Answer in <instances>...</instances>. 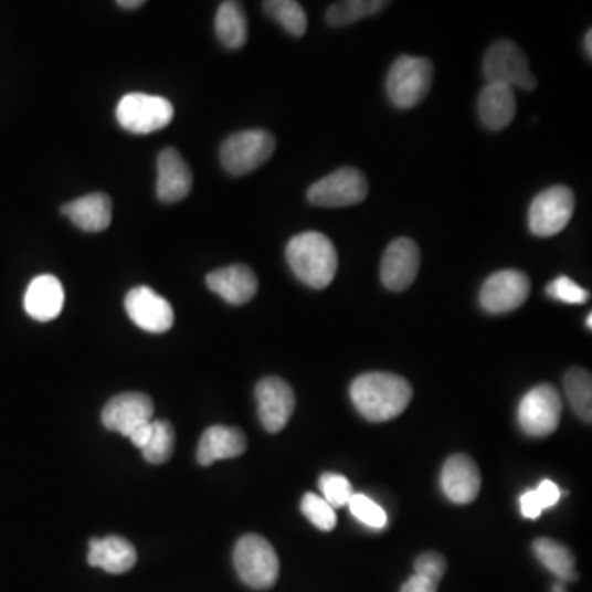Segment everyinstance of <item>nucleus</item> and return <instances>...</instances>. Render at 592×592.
<instances>
[{"label":"nucleus","mask_w":592,"mask_h":592,"mask_svg":"<svg viewBox=\"0 0 592 592\" xmlns=\"http://www.w3.org/2000/svg\"><path fill=\"white\" fill-rule=\"evenodd\" d=\"M584 50H586L588 56H592V30L584 36Z\"/></svg>","instance_id":"obj_40"},{"label":"nucleus","mask_w":592,"mask_h":592,"mask_svg":"<svg viewBox=\"0 0 592 592\" xmlns=\"http://www.w3.org/2000/svg\"><path fill=\"white\" fill-rule=\"evenodd\" d=\"M412 385L389 372H368L352 382L351 397L358 412L369 422H389L405 412Z\"/></svg>","instance_id":"obj_1"},{"label":"nucleus","mask_w":592,"mask_h":592,"mask_svg":"<svg viewBox=\"0 0 592 592\" xmlns=\"http://www.w3.org/2000/svg\"><path fill=\"white\" fill-rule=\"evenodd\" d=\"M443 493L451 503L466 506L480 493V473L477 464L466 454L451 456L442 473Z\"/></svg>","instance_id":"obj_17"},{"label":"nucleus","mask_w":592,"mask_h":592,"mask_svg":"<svg viewBox=\"0 0 592 592\" xmlns=\"http://www.w3.org/2000/svg\"><path fill=\"white\" fill-rule=\"evenodd\" d=\"M175 109L170 101L151 94L133 93L117 104V123L123 129L137 136L157 133L173 120Z\"/></svg>","instance_id":"obj_6"},{"label":"nucleus","mask_w":592,"mask_h":592,"mask_svg":"<svg viewBox=\"0 0 592 592\" xmlns=\"http://www.w3.org/2000/svg\"><path fill=\"white\" fill-rule=\"evenodd\" d=\"M564 392L574 412L591 423L592 420V379L588 370L574 368L564 376Z\"/></svg>","instance_id":"obj_26"},{"label":"nucleus","mask_w":592,"mask_h":592,"mask_svg":"<svg viewBox=\"0 0 592 592\" xmlns=\"http://www.w3.org/2000/svg\"><path fill=\"white\" fill-rule=\"evenodd\" d=\"M87 563L110 574H124L137 563V551L126 538L109 535L106 538H93L89 541Z\"/></svg>","instance_id":"obj_21"},{"label":"nucleus","mask_w":592,"mask_h":592,"mask_svg":"<svg viewBox=\"0 0 592 592\" xmlns=\"http://www.w3.org/2000/svg\"><path fill=\"white\" fill-rule=\"evenodd\" d=\"M287 262L296 277L316 290L329 287L338 274V252L321 232L295 235L287 245Z\"/></svg>","instance_id":"obj_2"},{"label":"nucleus","mask_w":592,"mask_h":592,"mask_svg":"<svg viewBox=\"0 0 592 592\" xmlns=\"http://www.w3.org/2000/svg\"><path fill=\"white\" fill-rule=\"evenodd\" d=\"M275 147L277 142L268 130H241L222 142L220 151L222 167L228 173L242 177L271 160Z\"/></svg>","instance_id":"obj_5"},{"label":"nucleus","mask_w":592,"mask_h":592,"mask_svg":"<svg viewBox=\"0 0 592 592\" xmlns=\"http://www.w3.org/2000/svg\"><path fill=\"white\" fill-rule=\"evenodd\" d=\"M383 0H346L336 2L326 12V22L331 27H348L366 17L376 15L385 9Z\"/></svg>","instance_id":"obj_27"},{"label":"nucleus","mask_w":592,"mask_h":592,"mask_svg":"<svg viewBox=\"0 0 592 592\" xmlns=\"http://www.w3.org/2000/svg\"><path fill=\"white\" fill-rule=\"evenodd\" d=\"M348 507L352 516L373 530H382L389 524L385 510L364 494H355L349 500Z\"/></svg>","instance_id":"obj_32"},{"label":"nucleus","mask_w":592,"mask_h":592,"mask_svg":"<svg viewBox=\"0 0 592 592\" xmlns=\"http://www.w3.org/2000/svg\"><path fill=\"white\" fill-rule=\"evenodd\" d=\"M234 567L239 578L254 590L274 586L281 573V561L274 547L261 535H245L237 541Z\"/></svg>","instance_id":"obj_4"},{"label":"nucleus","mask_w":592,"mask_h":592,"mask_svg":"<svg viewBox=\"0 0 592 592\" xmlns=\"http://www.w3.org/2000/svg\"><path fill=\"white\" fill-rule=\"evenodd\" d=\"M319 489H321L323 499L332 507H348L349 500L355 496L352 484L341 474H323L319 479Z\"/></svg>","instance_id":"obj_31"},{"label":"nucleus","mask_w":592,"mask_h":592,"mask_svg":"<svg viewBox=\"0 0 592 592\" xmlns=\"http://www.w3.org/2000/svg\"><path fill=\"white\" fill-rule=\"evenodd\" d=\"M420 261L419 245L412 239L400 237L390 242L380 264L382 284L392 292L406 290L419 275Z\"/></svg>","instance_id":"obj_13"},{"label":"nucleus","mask_w":592,"mask_h":592,"mask_svg":"<svg viewBox=\"0 0 592 592\" xmlns=\"http://www.w3.org/2000/svg\"><path fill=\"white\" fill-rule=\"evenodd\" d=\"M433 63L420 56H400L387 76V94L393 106L412 109L419 106L432 89Z\"/></svg>","instance_id":"obj_3"},{"label":"nucleus","mask_w":592,"mask_h":592,"mask_svg":"<svg viewBox=\"0 0 592 592\" xmlns=\"http://www.w3.org/2000/svg\"><path fill=\"white\" fill-rule=\"evenodd\" d=\"M530 295V278L520 271H500L490 275L480 290V305L487 313L504 315L520 308Z\"/></svg>","instance_id":"obj_11"},{"label":"nucleus","mask_w":592,"mask_h":592,"mask_svg":"<svg viewBox=\"0 0 592 592\" xmlns=\"http://www.w3.org/2000/svg\"><path fill=\"white\" fill-rule=\"evenodd\" d=\"M154 402L146 393L127 392L114 397L103 410V425L129 438L139 426L151 422Z\"/></svg>","instance_id":"obj_14"},{"label":"nucleus","mask_w":592,"mask_h":592,"mask_svg":"<svg viewBox=\"0 0 592 592\" xmlns=\"http://www.w3.org/2000/svg\"><path fill=\"white\" fill-rule=\"evenodd\" d=\"M480 123L493 133L510 126L517 114L516 93L504 84L487 83L477 99Z\"/></svg>","instance_id":"obj_20"},{"label":"nucleus","mask_w":592,"mask_h":592,"mask_svg":"<svg viewBox=\"0 0 592 592\" xmlns=\"http://www.w3.org/2000/svg\"><path fill=\"white\" fill-rule=\"evenodd\" d=\"M144 0H119L117 2V6L120 7V9H127V10H134L139 9V7L144 6Z\"/></svg>","instance_id":"obj_39"},{"label":"nucleus","mask_w":592,"mask_h":592,"mask_svg":"<svg viewBox=\"0 0 592 592\" xmlns=\"http://www.w3.org/2000/svg\"><path fill=\"white\" fill-rule=\"evenodd\" d=\"M520 510L521 516L535 520L543 512L540 500H538L537 493L535 490H527L524 496L520 497Z\"/></svg>","instance_id":"obj_36"},{"label":"nucleus","mask_w":592,"mask_h":592,"mask_svg":"<svg viewBox=\"0 0 592 592\" xmlns=\"http://www.w3.org/2000/svg\"><path fill=\"white\" fill-rule=\"evenodd\" d=\"M368 194V178L356 168L346 167L313 183L306 197L315 207L348 208L362 203Z\"/></svg>","instance_id":"obj_8"},{"label":"nucleus","mask_w":592,"mask_h":592,"mask_svg":"<svg viewBox=\"0 0 592 592\" xmlns=\"http://www.w3.org/2000/svg\"><path fill=\"white\" fill-rule=\"evenodd\" d=\"M574 214V193L568 187L548 188L541 191L528 210V228L538 237L560 234Z\"/></svg>","instance_id":"obj_9"},{"label":"nucleus","mask_w":592,"mask_h":592,"mask_svg":"<svg viewBox=\"0 0 592 592\" xmlns=\"http://www.w3.org/2000/svg\"><path fill=\"white\" fill-rule=\"evenodd\" d=\"M218 39L225 49L239 50L247 43V17L241 3L222 2L214 20Z\"/></svg>","instance_id":"obj_24"},{"label":"nucleus","mask_w":592,"mask_h":592,"mask_svg":"<svg viewBox=\"0 0 592 592\" xmlns=\"http://www.w3.org/2000/svg\"><path fill=\"white\" fill-rule=\"evenodd\" d=\"M151 422H154V420H151ZM151 422L146 423V425L139 426V429H137L136 432H134L133 435L129 436L130 442H133L134 446L139 447V450L146 447L148 440H150L151 432H154V425H151Z\"/></svg>","instance_id":"obj_38"},{"label":"nucleus","mask_w":592,"mask_h":592,"mask_svg":"<svg viewBox=\"0 0 592 592\" xmlns=\"http://www.w3.org/2000/svg\"><path fill=\"white\" fill-rule=\"evenodd\" d=\"M62 213L86 232H103L113 222V201L106 193H91L63 204Z\"/></svg>","instance_id":"obj_23"},{"label":"nucleus","mask_w":592,"mask_h":592,"mask_svg":"<svg viewBox=\"0 0 592 592\" xmlns=\"http://www.w3.org/2000/svg\"><path fill=\"white\" fill-rule=\"evenodd\" d=\"M438 591V584L433 581L426 580V578L420 577V574H413L409 581L402 586L400 592H436Z\"/></svg>","instance_id":"obj_37"},{"label":"nucleus","mask_w":592,"mask_h":592,"mask_svg":"<svg viewBox=\"0 0 592 592\" xmlns=\"http://www.w3.org/2000/svg\"><path fill=\"white\" fill-rule=\"evenodd\" d=\"M127 315L140 329L154 335L170 331L175 323V311L170 303L151 288L136 287L126 296Z\"/></svg>","instance_id":"obj_15"},{"label":"nucleus","mask_w":592,"mask_h":592,"mask_svg":"<svg viewBox=\"0 0 592 592\" xmlns=\"http://www.w3.org/2000/svg\"><path fill=\"white\" fill-rule=\"evenodd\" d=\"M538 500H540L541 507L550 509V507L557 506L558 500L561 497L560 487L553 483V480H541L540 486L535 489Z\"/></svg>","instance_id":"obj_35"},{"label":"nucleus","mask_w":592,"mask_h":592,"mask_svg":"<svg viewBox=\"0 0 592 592\" xmlns=\"http://www.w3.org/2000/svg\"><path fill=\"white\" fill-rule=\"evenodd\" d=\"M444 573H446V560L440 553H423L415 561V574L426 578V580L433 581L435 584H440L443 580Z\"/></svg>","instance_id":"obj_34"},{"label":"nucleus","mask_w":592,"mask_h":592,"mask_svg":"<svg viewBox=\"0 0 592 592\" xmlns=\"http://www.w3.org/2000/svg\"><path fill=\"white\" fill-rule=\"evenodd\" d=\"M547 294L558 302L568 303V305H584L590 299V292L571 281L570 277H558L547 287Z\"/></svg>","instance_id":"obj_33"},{"label":"nucleus","mask_w":592,"mask_h":592,"mask_svg":"<svg viewBox=\"0 0 592 592\" xmlns=\"http://www.w3.org/2000/svg\"><path fill=\"white\" fill-rule=\"evenodd\" d=\"M302 512L319 530L331 531L338 525L336 510L318 494L308 493L303 496Z\"/></svg>","instance_id":"obj_30"},{"label":"nucleus","mask_w":592,"mask_h":592,"mask_svg":"<svg viewBox=\"0 0 592 592\" xmlns=\"http://www.w3.org/2000/svg\"><path fill=\"white\" fill-rule=\"evenodd\" d=\"M265 13L275 22L281 23L290 35L303 36L308 27L305 9L295 0H267L262 3Z\"/></svg>","instance_id":"obj_28"},{"label":"nucleus","mask_w":592,"mask_h":592,"mask_svg":"<svg viewBox=\"0 0 592 592\" xmlns=\"http://www.w3.org/2000/svg\"><path fill=\"white\" fill-rule=\"evenodd\" d=\"M533 551L545 568L560 581H577L578 573L574 570V554L564 545L550 538H538L533 543Z\"/></svg>","instance_id":"obj_25"},{"label":"nucleus","mask_w":592,"mask_h":592,"mask_svg":"<svg viewBox=\"0 0 592 592\" xmlns=\"http://www.w3.org/2000/svg\"><path fill=\"white\" fill-rule=\"evenodd\" d=\"M27 315L40 323L59 318L65 305V290L62 282L53 275H40L30 282L25 299Z\"/></svg>","instance_id":"obj_19"},{"label":"nucleus","mask_w":592,"mask_h":592,"mask_svg":"<svg viewBox=\"0 0 592 592\" xmlns=\"http://www.w3.org/2000/svg\"><path fill=\"white\" fill-rule=\"evenodd\" d=\"M553 592H567V590H564L563 584L558 583V584H554Z\"/></svg>","instance_id":"obj_41"},{"label":"nucleus","mask_w":592,"mask_h":592,"mask_svg":"<svg viewBox=\"0 0 592 592\" xmlns=\"http://www.w3.org/2000/svg\"><path fill=\"white\" fill-rule=\"evenodd\" d=\"M207 284L211 292L235 306L251 302L258 290L257 275L251 267L241 264L211 272Z\"/></svg>","instance_id":"obj_18"},{"label":"nucleus","mask_w":592,"mask_h":592,"mask_svg":"<svg viewBox=\"0 0 592 592\" xmlns=\"http://www.w3.org/2000/svg\"><path fill=\"white\" fill-rule=\"evenodd\" d=\"M588 328H592V313H590V315H588Z\"/></svg>","instance_id":"obj_42"},{"label":"nucleus","mask_w":592,"mask_h":592,"mask_svg":"<svg viewBox=\"0 0 592 592\" xmlns=\"http://www.w3.org/2000/svg\"><path fill=\"white\" fill-rule=\"evenodd\" d=\"M154 432H151L150 440L142 447L144 457L150 464H163L170 459L173 454L175 447V430L170 423L165 420H154Z\"/></svg>","instance_id":"obj_29"},{"label":"nucleus","mask_w":592,"mask_h":592,"mask_svg":"<svg viewBox=\"0 0 592 592\" xmlns=\"http://www.w3.org/2000/svg\"><path fill=\"white\" fill-rule=\"evenodd\" d=\"M157 197L163 203H178L190 194L193 173L177 148H165L157 158Z\"/></svg>","instance_id":"obj_16"},{"label":"nucleus","mask_w":592,"mask_h":592,"mask_svg":"<svg viewBox=\"0 0 592 592\" xmlns=\"http://www.w3.org/2000/svg\"><path fill=\"white\" fill-rule=\"evenodd\" d=\"M563 402L560 393L550 383L535 387L518 405V423L527 435L535 438L554 433L560 425Z\"/></svg>","instance_id":"obj_10"},{"label":"nucleus","mask_w":592,"mask_h":592,"mask_svg":"<svg viewBox=\"0 0 592 592\" xmlns=\"http://www.w3.org/2000/svg\"><path fill=\"white\" fill-rule=\"evenodd\" d=\"M484 76L487 83L504 84L512 89H537V80L528 65L527 55L510 40H499L487 50L484 56Z\"/></svg>","instance_id":"obj_7"},{"label":"nucleus","mask_w":592,"mask_h":592,"mask_svg":"<svg viewBox=\"0 0 592 592\" xmlns=\"http://www.w3.org/2000/svg\"><path fill=\"white\" fill-rule=\"evenodd\" d=\"M258 419L268 433H278L294 415L295 393L281 377H265L255 387Z\"/></svg>","instance_id":"obj_12"},{"label":"nucleus","mask_w":592,"mask_h":592,"mask_svg":"<svg viewBox=\"0 0 592 592\" xmlns=\"http://www.w3.org/2000/svg\"><path fill=\"white\" fill-rule=\"evenodd\" d=\"M247 450V438L239 429L231 426H211L201 436L198 444V463L211 466L221 459L241 456Z\"/></svg>","instance_id":"obj_22"}]
</instances>
